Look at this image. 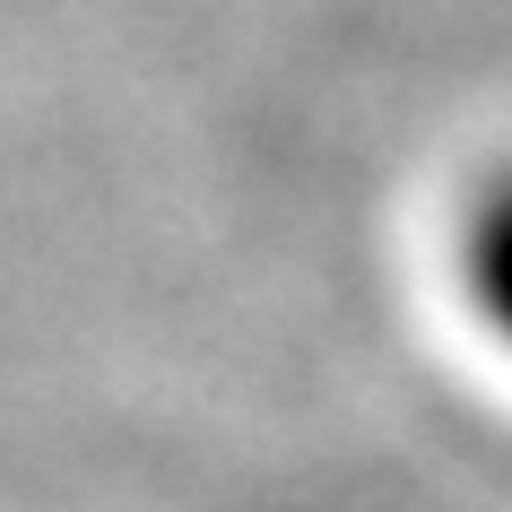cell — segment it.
I'll list each match as a JSON object with an SVG mask.
<instances>
[{"label": "cell", "mask_w": 512, "mask_h": 512, "mask_svg": "<svg viewBox=\"0 0 512 512\" xmlns=\"http://www.w3.org/2000/svg\"><path fill=\"white\" fill-rule=\"evenodd\" d=\"M478 270H486V304H495V313L512 322V209L478 235Z\"/></svg>", "instance_id": "6da1fadb"}]
</instances>
